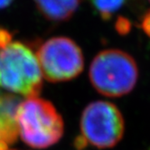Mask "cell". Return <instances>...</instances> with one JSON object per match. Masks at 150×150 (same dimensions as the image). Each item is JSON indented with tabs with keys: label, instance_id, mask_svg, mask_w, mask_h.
Returning <instances> with one entry per match:
<instances>
[{
	"label": "cell",
	"instance_id": "cell-1",
	"mask_svg": "<svg viewBox=\"0 0 150 150\" xmlns=\"http://www.w3.org/2000/svg\"><path fill=\"white\" fill-rule=\"evenodd\" d=\"M42 78L35 52L0 28V86L25 98L37 97Z\"/></svg>",
	"mask_w": 150,
	"mask_h": 150
},
{
	"label": "cell",
	"instance_id": "cell-2",
	"mask_svg": "<svg viewBox=\"0 0 150 150\" xmlns=\"http://www.w3.org/2000/svg\"><path fill=\"white\" fill-rule=\"evenodd\" d=\"M18 134L33 148H46L56 144L62 137V117L49 100L37 97L21 101L16 113Z\"/></svg>",
	"mask_w": 150,
	"mask_h": 150
},
{
	"label": "cell",
	"instance_id": "cell-3",
	"mask_svg": "<svg viewBox=\"0 0 150 150\" xmlns=\"http://www.w3.org/2000/svg\"><path fill=\"white\" fill-rule=\"evenodd\" d=\"M89 77L91 85L107 97H121L129 93L138 79L134 58L117 49L100 52L91 62Z\"/></svg>",
	"mask_w": 150,
	"mask_h": 150
},
{
	"label": "cell",
	"instance_id": "cell-4",
	"mask_svg": "<svg viewBox=\"0 0 150 150\" xmlns=\"http://www.w3.org/2000/svg\"><path fill=\"white\" fill-rule=\"evenodd\" d=\"M81 134L75 140L79 149L87 146L110 148L120 141L124 134V119L117 106L105 100L90 103L84 109L80 123Z\"/></svg>",
	"mask_w": 150,
	"mask_h": 150
},
{
	"label": "cell",
	"instance_id": "cell-5",
	"mask_svg": "<svg viewBox=\"0 0 150 150\" xmlns=\"http://www.w3.org/2000/svg\"><path fill=\"white\" fill-rule=\"evenodd\" d=\"M42 77L51 82L71 81L81 73L84 57L80 46L71 38L48 39L35 52Z\"/></svg>",
	"mask_w": 150,
	"mask_h": 150
},
{
	"label": "cell",
	"instance_id": "cell-6",
	"mask_svg": "<svg viewBox=\"0 0 150 150\" xmlns=\"http://www.w3.org/2000/svg\"><path fill=\"white\" fill-rule=\"evenodd\" d=\"M20 102L15 94L0 96V150H8L19 136L16 113Z\"/></svg>",
	"mask_w": 150,
	"mask_h": 150
},
{
	"label": "cell",
	"instance_id": "cell-7",
	"mask_svg": "<svg viewBox=\"0 0 150 150\" xmlns=\"http://www.w3.org/2000/svg\"><path fill=\"white\" fill-rule=\"evenodd\" d=\"M81 0H34L39 12L52 22L69 20L77 11Z\"/></svg>",
	"mask_w": 150,
	"mask_h": 150
},
{
	"label": "cell",
	"instance_id": "cell-8",
	"mask_svg": "<svg viewBox=\"0 0 150 150\" xmlns=\"http://www.w3.org/2000/svg\"><path fill=\"white\" fill-rule=\"evenodd\" d=\"M131 0H90L95 11L103 20L110 19Z\"/></svg>",
	"mask_w": 150,
	"mask_h": 150
},
{
	"label": "cell",
	"instance_id": "cell-9",
	"mask_svg": "<svg viewBox=\"0 0 150 150\" xmlns=\"http://www.w3.org/2000/svg\"><path fill=\"white\" fill-rule=\"evenodd\" d=\"M141 27L146 35L150 38V10L147 11L143 16L141 21Z\"/></svg>",
	"mask_w": 150,
	"mask_h": 150
},
{
	"label": "cell",
	"instance_id": "cell-10",
	"mask_svg": "<svg viewBox=\"0 0 150 150\" xmlns=\"http://www.w3.org/2000/svg\"><path fill=\"white\" fill-rule=\"evenodd\" d=\"M14 0H0V9L7 7Z\"/></svg>",
	"mask_w": 150,
	"mask_h": 150
},
{
	"label": "cell",
	"instance_id": "cell-11",
	"mask_svg": "<svg viewBox=\"0 0 150 150\" xmlns=\"http://www.w3.org/2000/svg\"><path fill=\"white\" fill-rule=\"evenodd\" d=\"M148 1H150V0H148Z\"/></svg>",
	"mask_w": 150,
	"mask_h": 150
},
{
	"label": "cell",
	"instance_id": "cell-12",
	"mask_svg": "<svg viewBox=\"0 0 150 150\" xmlns=\"http://www.w3.org/2000/svg\"><path fill=\"white\" fill-rule=\"evenodd\" d=\"M8 150H9V149H8Z\"/></svg>",
	"mask_w": 150,
	"mask_h": 150
}]
</instances>
